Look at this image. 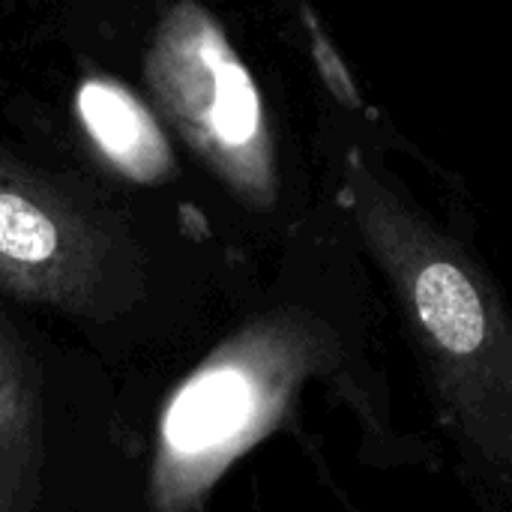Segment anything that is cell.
I'll return each instance as SVG.
<instances>
[{"label": "cell", "instance_id": "6da1fadb", "mask_svg": "<svg viewBox=\"0 0 512 512\" xmlns=\"http://www.w3.org/2000/svg\"><path fill=\"white\" fill-rule=\"evenodd\" d=\"M342 201L384 273L435 390L483 459L512 462V318L468 252L405 204L360 153L345 162Z\"/></svg>", "mask_w": 512, "mask_h": 512}, {"label": "cell", "instance_id": "7a4b0ae2", "mask_svg": "<svg viewBox=\"0 0 512 512\" xmlns=\"http://www.w3.org/2000/svg\"><path fill=\"white\" fill-rule=\"evenodd\" d=\"M333 354V336L300 312L255 318L216 345L162 402L147 510H210L225 474L282 426L303 384Z\"/></svg>", "mask_w": 512, "mask_h": 512}, {"label": "cell", "instance_id": "3957f363", "mask_svg": "<svg viewBox=\"0 0 512 512\" xmlns=\"http://www.w3.org/2000/svg\"><path fill=\"white\" fill-rule=\"evenodd\" d=\"M153 111L246 207L279 198V156L264 93L219 18L201 3L168 6L144 51Z\"/></svg>", "mask_w": 512, "mask_h": 512}, {"label": "cell", "instance_id": "277c9868", "mask_svg": "<svg viewBox=\"0 0 512 512\" xmlns=\"http://www.w3.org/2000/svg\"><path fill=\"white\" fill-rule=\"evenodd\" d=\"M126 249L78 198L0 150V291L63 315L105 318L117 306Z\"/></svg>", "mask_w": 512, "mask_h": 512}, {"label": "cell", "instance_id": "5b68a950", "mask_svg": "<svg viewBox=\"0 0 512 512\" xmlns=\"http://www.w3.org/2000/svg\"><path fill=\"white\" fill-rule=\"evenodd\" d=\"M72 111L93 156L111 174L138 186H162L177 174V156L162 120L123 81L105 72L84 75Z\"/></svg>", "mask_w": 512, "mask_h": 512}, {"label": "cell", "instance_id": "8992f818", "mask_svg": "<svg viewBox=\"0 0 512 512\" xmlns=\"http://www.w3.org/2000/svg\"><path fill=\"white\" fill-rule=\"evenodd\" d=\"M45 468V420L36 366L0 315V512H36Z\"/></svg>", "mask_w": 512, "mask_h": 512}, {"label": "cell", "instance_id": "52a82bcc", "mask_svg": "<svg viewBox=\"0 0 512 512\" xmlns=\"http://www.w3.org/2000/svg\"><path fill=\"white\" fill-rule=\"evenodd\" d=\"M303 27H306L309 51H312L315 69H318V75H321L324 87H327V90H330L342 105H348V108H360V105H363V96H360V90H357V84H354V78H351L348 66H345V60L339 57V51H336V45L330 42V36H327L324 24L318 21V15H315L309 6H303Z\"/></svg>", "mask_w": 512, "mask_h": 512}]
</instances>
